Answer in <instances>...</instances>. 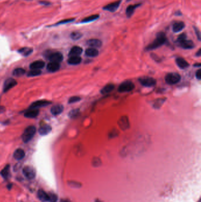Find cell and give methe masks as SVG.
I'll list each match as a JSON object with an SVG mask.
<instances>
[{"label": "cell", "instance_id": "obj_1", "mask_svg": "<svg viewBox=\"0 0 201 202\" xmlns=\"http://www.w3.org/2000/svg\"><path fill=\"white\" fill-rule=\"evenodd\" d=\"M166 41V37L165 33L162 32L159 33L157 34L155 40L146 47V49L148 50L156 49L157 48L160 47L161 46L165 44Z\"/></svg>", "mask_w": 201, "mask_h": 202}, {"label": "cell", "instance_id": "obj_2", "mask_svg": "<svg viewBox=\"0 0 201 202\" xmlns=\"http://www.w3.org/2000/svg\"><path fill=\"white\" fill-rule=\"evenodd\" d=\"M36 132V128L34 126L31 125L28 127L24 131L22 135V140L24 142H29L34 136Z\"/></svg>", "mask_w": 201, "mask_h": 202}, {"label": "cell", "instance_id": "obj_3", "mask_svg": "<svg viewBox=\"0 0 201 202\" xmlns=\"http://www.w3.org/2000/svg\"><path fill=\"white\" fill-rule=\"evenodd\" d=\"M181 79L180 76L177 73H169L165 77V81L169 85L178 83Z\"/></svg>", "mask_w": 201, "mask_h": 202}, {"label": "cell", "instance_id": "obj_4", "mask_svg": "<svg viewBox=\"0 0 201 202\" xmlns=\"http://www.w3.org/2000/svg\"><path fill=\"white\" fill-rule=\"evenodd\" d=\"M135 88V85L131 81H126L123 82L119 86L118 91L119 92H129L133 91Z\"/></svg>", "mask_w": 201, "mask_h": 202}, {"label": "cell", "instance_id": "obj_5", "mask_svg": "<svg viewBox=\"0 0 201 202\" xmlns=\"http://www.w3.org/2000/svg\"><path fill=\"white\" fill-rule=\"evenodd\" d=\"M23 173L25 178L28 180H33L35 177L36 171L35 169L31 166H25L23 170Z\"/></svg>", "mask_w": 201, "mask_h": 202}, {"label": "cell", "instance_id": "obj_6", "mask_svg": "<svg viewBox=\"0 0 201 202\" xmlns=\"http://www.w3.org/2000/svg\"><path fill=\"white\" fill-rule=\"evenodd\" d=\"M47 58L51 62L59 63L63 60V56L60 52H53L48 55Z\"/></svg>", "mask_w": 201, "mask_h": 202}, {"label": "cell", "instance_id": "obj_7", "mask_svg": "<svg viewBox=\"0 0 201 202\" xmlns=\"http://www.w3.org/2000/svg\"><path fill=\"white\" fill-rule=\"evenodd\" d=\"M139 82L144 86L146 87H152L156 85V81L155 79L152 78H149V77H145V78H140L139 80Z\"/></svg>", "mask_w": 201, "mask_h": 202}, {"label": "cell", "instance_id": "obj_8", "mask_svg": "<svg viewBox=\"0 0 201 202\" xmlns=\"http://www.w3.org/2000/svg\"><path fill=\"white\" fill-rule=\"evenodd\" d=\"M121 2H122V0H118V1H114L113 3L109 4L106 6H104L103 8V9L104 10H106L110 12H114L117 10L119 7L120 6Z\"/></svg>", "mask_w": 201, "mask_h": 202}, {"label": "cell", "instance_id": "obj_9", "mask_svg": "<svg viewBox=\"0 0 201 202\" xmlns=\"http://www.w3.org/2000/svg\"><path fill=\"white\" fill-rule=\"evenodd\" d=\"M17 85V81L13 79V78H9L7 79L4 84L3 86V91L4 92H7L9 90L12 89L13 87Z\"/></svg>", "mask_w": 201, "mask_h": 202}, {"label": "cell", "instance_id": "obj_10", "mask_svg": "<svg viewBox=\"0 0 201 202\" xmlns=\"http://www.w3.org/2000/svg\"><path fill=\"white\" fill-rule=\"evenodd\" d=\"M51 102L49 101H45V100H40V101H37L36 102H33L30 107V108L31 109H38L39 108L41 107H44L46 106L49 105L51 104Z\"/></svg>", "mask_w": 201, "mask_h": 202}, {"label": "cell", "instance_id": "obj_11", "mask_svg": "<svg viewBox=\"0 0 201 202\" xmlns=\"http://www.w3.org/2000/svg\"><path fill=\"white\" fill-rule=\"evenodd\" d=\"M119 127L122 129L123 130H126L128 129L130 127V123L129 119L127 117L123 116L121 117L118 122Z\"/></svg>", "mask_w": 201, "mask_h": 202}, {"label": "cell", "instance_id": "obj_12", "mask_svg": "<svg viewBox=\"0 0 201 202\" xmlns=\"http://www.w3.org/2000/svg\"><path fill=\"white\" fill-rule=\"evenodd\" d=\"M37 195L39 199L43 202L49 201L50 200V193H47V192L43 190H39Z\"/></svg>", "mask_w": 201, "mask_h": 202}, {"label": "cell", "instance_id": "obj_13", "mask_svg": "<svg viewBox=\"0 0 201 202\" xmlns=\"http://www.w3.org/2000/svg\"><path fill=\"white\" fill-rule=\"evenodd\" d=\"M39 113V111L38 109H31L29 108V110H27L24 113V117L29 118H35L38 116Z\"/></svg>", "mask_w": 201, "mask_h": 202}, {"label": "cell", "instance_id": "obj_14", "mask_svg": "<svg viewBox=\"0 0 201 202\" xmlns=\"http://www.w3.org/2000/svg\"><path fill=\"white\" fill-rule=\"evenodd\" d=\"M45 63L43 60H37L31 63L30 67L31 69L40 70L44 67Z\"/></svg>", "mask_w": 201, "mask_h": 202}, {"label": "cell", "instance_id": "obj_15", "mask_svg": "<svg viewBox=\"0 0 201 202\" xmlns=\"http://www.w3.org/2000/svg\"><path fill=\"white\" fill-rule=\"evenodd\" d=\"M179 43L180 46L185 49H192L195 46L194 43L192 41L188 40L186 39Z\"/></svg>", "mask_w": 201, "mask_h": 202}, {"label": "cell", "instance_id": "obj_16", "mask_svg": "<svg viewBox=\"0 0 201 202\" xmlns=\"http://www.w3.org/2000/svg\"><path fill=\"white\" fill-rule=\"evenodd\" d=\"M83 52L82 48L79 46H74L73 47L70 52L69 56H79Z\"/></svg>", "mask_w": 201, "mask_h": 202}, {"label": "cell", "instance_id": "obj_17", "mask_svg": "<svg viewBox=\"0 0 201 202\" xmlns=\"http://www.w3.org/2000/svg\"><path fill=\"white\" fill-rule=\"evenodd\" d=\"M60 68V64L59 63L55 62H50L48 64L47 66V69L50 72H55L59 70Z\"/></svg>", "mask_w": 201, "mask_h": 202}, {"label": "cell", "instance_id": "obj_18", "mask_svg": "<svg viewBox=\"0 0 201 202\" xmlns=\"http://www.w3.org/2000/svg\"><path fill=\"white\" fill-rule=\"evenodd\" d=\"M64 109V107L62 105L57 104L54 105L51 108V112L54 115H58L60 114Z\"/></svg>", "mask_w": 201, "mask_h": 202}, {"label": "cell", "instance_id": "obj_19", "mask_svg": "<svg viewBox=\"0 0 201 202\" xmlns=\"http://www.w3.org/2000/svg\"><path fill=\"white\" fill-rule=\"evenodd\" d=\"M176 62L177 65L180 69H185L189 66L188 62L185 60L184 59L181 58V57H178L176 59Z\"/></svg>", "mask_w": 201, "mask_h": 202}, {"label": "cell", "instance_id": "obj_20", "mask_svg": "<svg viewBox=\"0 0 201 202\" xmlns=\"http://www.w3.org/2000/svg\"><path fill=\"white\" fill-rule=\"evenodd\" d=\"M88 46L92 48H99L102 45V43L100 40L98 39H90L87 42Z\"/></svg>", "mask_w": 201, "mask_h": 202}, {"label": "cell", "instance_id": "obj_21", "mask_svg": "<svg viewBox=\"0 0 201 202\" xmlns=\"http://www.w3.org/2000/svg\"><path fill=\"white\" fill-rule=\"evenodd\" d=\"M14 158L17 160H22L25 156V152L23 149L18 148L14 152Z\"/></svg>", "mask_w": 201, "mask_h": 202}, {"label": "cell", "instance_id": "obj_22", "mask_svg": "<svg viewBox=\"0 0 201 202\" xmlns=\"http://www.w3.org/2000/svg\"><path fill=\"white\" fill-rule=\"evenodd\" d=\"M185 24L184 22L178 21L173 25V31L175 33H178L182 30L185 28Z\"/></svg>", "mask_w": 201, "mask_h": 202}, {"label": "cell", "instance_id": "obj_23", "mask_svg": "<svg viewBox=\"0 0 201 202\" xmlns=\"http://www.w3.org/2000/svg\"><path fill=\"white\" fill-rule=\"evenodd\" d=\"M51 131V127L49 125H44L41 126L39 130V132L41 136H45L48 134H49Z\"/></svg>", "mask_w": 201, "mask_h": 202}, {"label": "cell", "instance_id": "obj_24", "mask_svg": "<svg viewBox=\"0 0 201 202\" xmlns=\"http://www.w3.org/2000/svg\"><path fill=\"white\" fill-rule=\"evenodd\" d=\"M85 54L87 56L89 57H96L97 56H98L99 54V51L95 49V48H89V49H86L85 52Z\"/></svg>", "mask_w": 201, "mask_h": 202}, {"label": "cell", "instance_id": "obj_25", "mask_svg": "<svg viewBox=\"0 0 201 202\" xmlns=\"http://www.w3.org/2000/svg\"><path fill=\"white\" fill-rule=\"evenodd\" d=\"M140 5V4H135V5H130L129 7H128V8H126V14L128 17H130L134 13V11L136 9V8H138V7H139Z\"/></svg>", "mask_w": 201, "mask_h": 202}, {"label": "cell", "instance_id": "obj_26", "mask_svg": "<svg viewBox=\"0 0 201 202\" xmlns=\"http://www.w3.org/2000/svg\"><path fill=\"white\" fill-rule=\"evenodd\" d=\"M0 174L5 179L7 180L10 175V167L9 165H7L0 172Z\"/></svg>", "mask_w": 201, "mask_h": 202}, {"label": "cell", "instance_id": "obj_27", "mask_svg": "<svg viewBox=\"0 0 201 202\" xmlns=\"http://www.w3.org/2000/svg\"><path fill=\"white\" fill-rule=\"evenodd\" d=\"M67 62L70 64L77 65L81 63V58L80 56H70Z\"/></svg>", "mask_w": 201, "mask_h": 202}, {"label": "cell", "instance_id": "obj_28", "mask_svg": "<svg viewBox=\"0 0 201 202\" xmlns=\"http://www.w3.org/2000/svg\"><path fill=\"white\" fill-rule=\"evenodd\" d=\"M114 88V86L113 84H108L106 85L100 91L102 94H108L111 92Z\"/></svg>", "mask_w": 201, "mask_h": 202}, {"label": "cell", "instance_id": "obj_29", "mask_svg": "<svg viewBox=\"0 0 201 202\" xmlns=\"http://www.w3.org/2000/svg\"><path fill=\"white\" fill-rule=\"evenodd\" d=\"M18 52L24 56H27L33 52V49L29 47H23L19 50Z\"/></svg>", "mask_w": 201, "mask_h": 202}, {"label": "cell", "instance_id": "obj_30", "mask_svg": "<svg viewBox=\"0 0 201 202\" xmlns=\"http://www.w3.org/2000/svg\"><path fill=\"white\" fill-rule=\"evenodd\" d=\"M99 17V15H98V14H94V15H90L89 17H85V18H84L83 20L81 21V23H85L91 22V21H93L97 20V19H98Z\"/></svg>", "mask_w": 201, "mask_h": 202}, {"label": "cell", "instance_id": "obj_31", "mask_svg": "<svg viewBox=\"0 0 201 202\" xmlns=\"http://www.w3.org/2000/svg\"><path fill=\"white\" fill-rule=\"evenodd\" d=\"M25 73V70L22 68H17L13 71V75L15 76H21Z\"/></svg>", "mask_w": 201, "mask_h": 202}, {"label": "cell", "instance_id": "obj_32", "mask_svg": "<svg viewBox=\"0 0 201 202\" xmlns=\"http://www.w3.org/2000/svg\"><path fill=\"white\" fill-rule=\"evenodd\" d=\"M165 102V99L162 98V99H158L156 101H155L154 103V107L155 108H159L162 105V104L164 103Z\"/></svg>", "mask_w": 201, "mask_h": 202}, {"label": "cell", "instance_id": "obj_33", "mask_svg": "<svg viewBox=\"0 0 201 202\" xmlns=\"http://www.w3.org/2000/svg\"><path fill=\"white\" fill-rule=\"evenodd\" d=\"M41 73V72L40 70H34V69H31L29 72L28 73L27 76L30 77H33V76H39Z\"/></svg>", "mask_w": 201, "mask_h": 202}, {"label": "cell", "instance_id": "obj_34", "mask_svg": "<svg viewBox=\"0 0 201 202\" xmlns=\"http://www.w3.org/2000/svg\"><path fill=\"white\" fill-rule=\"evenodd\" d=\"M81 36H82V34L79 32H73L70 35L71 38L74 40H77L80 39V38L81 37Z\"/></svg>", "mask_w": 201, "mask_h": 202}, {"label": "cell", "instance_id": "obj_35", "mask_svg": "<svg viewBox=\"0 0 201 202\" xmlns=\"http://www.w3.org/2000/svg\"><path fill=\"white\" fill-rule=\"evenodd\" d=\"M79 109H73L70 112V113H69V116L71 118H75L76 117H77V115H79Z\"/></svg>", "mask_w": 201, "mask_h": 202}, {"label": "cell", "instance_id": "obj_36", "mask_svg": "<svg viewBox=\"0 0 201 202\" xmlns=\"http://www.w3.org/2000/svg\"><path fill=\"white\" fill-rule=\"evenodd\" d=\"M81 99V98L79 97H71L69 100V103H75L79 102L80 100Z\"/></svg>", "mask_w": 201, "mask_h": 202}, {"label": "cell", "instance_id": "obj_37", "mask_svg": "<svg viewBox=\"0 0 201 202\" xmlns=\"http://www.w3.org/2000/svg\"><path fill=\"white\" fill-rule=\"evenodd\" d=\"M57 201V196L54 193H50V202H56Z\"/></svg>", "mask_w": 201, "mask_h": 202}, {"label": "cell", "instance_id": "obj_38", "mask_svg": "<svg viewBox=\"0 0 201 202\" xmlns=\"http://www.w3.org/2000/svg\"><path fill=\"white\" fill-rule=\"evenodd\" d=\"M186 39V36L185 34L183 33V34H180L179 37H178V43H180L181 42H182L185 40Z\"/></svg>", "mask_w": 201, "mask_h": 202}, {"label": "cell", "instance_id": "obj_39", "mask_svg": "<svg viewBox=\"0 0 201 202\" xmlns=\"http://www.w3.org/2000/svg\"><path fill=\"white\" fill-rule=\"evenodd\" d=\"M74 20V19H67V20H63V21H61L59 23H57L56 24V25H59V24H66V23H70V22H71L73 21Z\"/></svg>", "mask_w": 201, "mask_h": 202}, {"label": "cell", "instance_id": "obj_40", "mask_svg": "<svg viewBox=\"0 0 201 202\" xmlns=\"http://www.w3.org/2000/svg\"><path fill=\"white\" fill-rule=\"evenodd\" d=\"M196 78L199 80L201 78V73H200V70L199 69L196 72Z\"/></svg>", "mask_w": 201, "mask_h": 202}, {"label": "cell", "instance_id": "obj_41", "mask_svg": "<svg viewBox=\"0 0 201 202\" xmlns=\"http://www.w3.org/2000/svg\"><path fill=\"white\" fill-rule=\"evenodd\" d=\"M195 30L196 35L198 37L199 40H200V32L198 30V28H195Z\"/></svg>", "mask_w": 201, "mask_h": 202}, {"label": "cell", "instance_id": "obj_42", "mask_svg": "<svg viewBox=\"0 0 201 202\" xmlns=\"http://www.w3.org/2000/svg\"><path fill=\"white\" fill-rule=\"evenodd\" d=\"M5 110V108L4 107H0V113L3 112Z\"/></svg>", "mask_w": 201, "mask_h": 202}, {"label": "cell", "instance_id": "obj_43", "mask_svg": "<svg viewBox=\"0 0 201 202\" xmlns=\"http://www.w3.org/2000/svg\"><path fill=\"white\" fill-rule=\"evenodd\" d=\"M200 51H201V50H200V49H199V50H198V53H196V56H200V54H201Z\"/></svg>", "mask_w": 201, "mask_h": 202}, {"label": "cell", "instance_id": "obj_44", "mask_svg": "<svg viewBox=\"0 0 201 202\" xmlns=\"http://www.w3.org/2000/svg\"><path fill=\"white\" fill-rule=\"evenodd\" d=\"M95 202H101V201H98V200H97V201H96Z\"/></svg>", "mask_w": 201, "mask_h": 202}]
</instances>
